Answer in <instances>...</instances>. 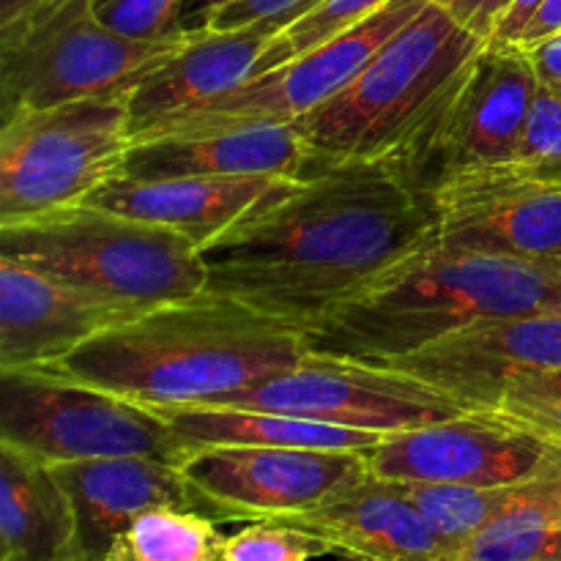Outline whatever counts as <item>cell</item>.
<instances>
[{"mask_svg":"<svg viewBox=\"0 0 561 561\" xmlns=\"http://www.w3.org/2000/svg\"><path fill=\"white\" fill-rule=\"evenodd\" d=\"M431 241V195L387 162H340L279 186L201 255L208 294L305 332Z\"/></svg>","mask_w":561,"mask_h":561,"instance_id":"1","label":"cell"},{"mask_svg":"<svg viewBox=\"0 0 561 561\" xmlns=\"http://www.w3.org/2000/svg\"><path fill=\"white\" fill-rule=\"evenodd\" d=\"M305 332L228 296L203 294L107 327L42 370L64 373L151 409L208 403L290 370Z\"/></svg>","mask_w":561,"mask_h":561,"instance_id":"2","label":"cell"},{"mask_svg":"<svg viewBox=\"0 0 561 561\" xmlns=\"http://www.w3.org/2000/svg\"><path fill=\"white\" fill-rule=\"evenodd\" d=\"M561 312V266L431 241L305 329L310 351L387 365L471 323Z\"/></svg>","mask_w":561,"mask_h":561,"instance_id":"3","label":"cell"},{"mask_svg":"<svg viewBox=\"0 0 561 561\" xmlns=\"http://www.w3.org/2000/svg\"><path fill=\"white\" fill-rule=\"evenodd\" d=\"M482 44L485 38L427 0L343 91L296 121L310 170L392 157Z\"/></svg>","mask_w":561,"mask_h":561,"instance_id":"4","label":"cell"},{"mask_svg":"<svg viewBox=\"0 0 561 561\" xmlns=\"http://www.w3.org/2000/svg\"><path fill=\"white\" fill-rule=\"evenodd\" d=\"M0 257L140 312L206 290L195 241L93 203L0 225Z\"/></svg>","mask_w":561,"mask_h":561,"instance_id":"5","label":"cell"},{"mask_svg":"<svg viewBox=\"0 0 561 561\" xmlns=\"http://www.w3.org/2000/svg\"><path fill=\"white\" fill-rule=\"evenodd\" d=\"M184 42L129 38L91 0H47L0 27V124L25 110L129 96Z\"/></svg>","mask_w":561,"mask_h":561,"instance_id":"6","label":"cell"},{"mask_svg":"<svg viewBox=\"0 0 561 561\" xmlns=\"http://www.w3.org/2000/svg\"><path fill=\"white\" fill-rule=\"evenodd\" d=\"M537 88L540 82L524 47L485 42L409 140L383 162L422 195H433L471 170L515 164Z\"/></svg>","mask_w":561,"mask_h":561,"instance_id":"7","label":"cell"},{"mask_svg":"<svg viewBox=\"0 0 561 561\" xmlns=\"http://www.w3.org/2000/svg\"><path fill=\"white\" fill-rule=\"evenodd\" d=\"M126 96L25 110L0 124V225L85 203L124 168Z\"/></svg>","mask_w":561,"mask_h":561,"instance_id":"8","label":"cell"},{"mask_svg":"<svg viewBox=\"0 0 561 561\" xmlns=\"http://www.w3.org/2000/svg\"><path fill=\"white\" fill-rule=\"evenodd\" d=\"M0 442L49 466L121 455L181 466L190 453L157 409L55 370H0Z\"/></svg>","mask_w":561,"mask_h":561,"instance_id":"9","label":"cell"},{"mask_svg":"<svg viewBox=\"0 0 561 561\" xmlns=\"http://www.w3.org/2000/svg\"><path fill=\"white\" fill-rule=\"evenodd\" d=\"M197 405L274 411L373 433L411 431L466 414L463 405L449 400L447 394L394 367L340 359L316 351H310L290 370Z\"/></svg>","mask_w":561,"mask_h":561,"instance_id":"10","label":"cell"},{"mask_svg":"<svg viewBox=\"0 0 561 561\" xmlns=\"http://www.w3.org/2000/svg\"><path fill=\"white\" fill-rule=\"evenodd\" d=\"M181 471L219 524L285 518L370 477L367 453L299 447H195Z\"/></svg>","mask_w":561,"mask_h":561,"instance_id":"11","label":"cell"},{"mask_svg":"<svg viewBox=\"0 0 561 561\" xmlns=\"http://www.w3.org/2000/svg\"><path fill=\"white\" fill-rule=\"evenodd\" d=\"M431 201L444 247L561 266V186L518 164L455 175Z\"/></svg>","mask_w":561,"mask_h":561,"instance_id":"12","label":"cell"},{"mask_svg":"<svg viewBox=\"0 0 561 561\" xmlns=\"http://www.w3.org/2000/svg\"><path fill=\"white\" fill-rule=\"evenodd\" d=\"M557 444L491 411H466L453 420L387 433L367 453L378 480L453 482L504 488L529 480Z\"/></svg>","mask_w":561,"mask_h":561,"instance_id":"13","label":"cell"},{"mask_svg":"<svg viewBox=\"0 0 561 561\" xmlns=\"http://www.w3.org/2000/svg\"><path fill=\"white\" fill-rule=\"evenodd\" d=\"M425 3L427 0H392L381 11L367 16L365 22L351 27V31L307 49L299 58H290L285 64L274 66V69L261 71L236 91L181 115L179 121L151 131V135L184 129V126L225 124V121H283V124H296L299 118L310 115L312 110L321 107L323 102H329L334 93L343 91L400 27L425 9Z\"/></svg>","mask_w":561,"mask_h":561,"instance_id":"14","label":"cell"},{"mask_svg":"<svg viewBox=\"0 0 561 561\" xmlns=\"http://www.w3.org/2000/svg\"><path fill=\"white\" fill-rule=\"evenodd\" d=\"M387 365L466 411H493L515 383L561 367V312L471 323Z\"/></svg>","mask_w":561,"mask_h":561,"instance_id":"15","label":"cell"},{"mask_svg":"<svg viewBox=\"0 0 561 561\" xmlns=\"http://www.w3.org/2000/svg\"><path fill=\"white\" fill-rule=\"evenodd\" d=\"M140 310L0 257V370H42Z\"/></svg>","mask_w":561,"mask_h":561,"instance_id":"16","label":"cell"},{"mask_svg":"<svg viewBox=\"0 0 561 561\" xmlns=\"http://www.w3.org/2000/svg\"><path fill=\"white\" fill-rule=\"evenodd\" d=\"M310 151L299 126L283 121H225L184 126L131 140L126 179H179V175H274L305 179Z\"/></svg>","mask_w":561,"mask_h":561,"instance_id":"17","label":"cell"},{"mask_svg":"<svg viewBox=\"0 0 561 561\" xmlns=\"http://www.w3.org/2000/svg\"><path fill=\"white\" fill-rule=\"evenodd\" d=\"M274 36L277 31L266 22L186 33V42L126 96L131 140L173 124L261 75V58Z\"/></svg>","mask_w":561,"mask_h":561,"instance_id":"18","label":"cell"},{"mask_svg":"<svg viewBox=\"0 0 561 561\" xmlns=\"http://www.w3.org/2000/svg\"><path fill=\"white\" fill-rule=\"evenodd\" d=\"M53 469L75 507L77 546L85 561L107 559L131 520L148 510L175 507L206 513V504L181 466L168 460L121 455L55 463Z\"/></svg>","mask_w":561,"mask_h":561,"instance_id":"19","label":"cell"},{"mask_svg":"<svg viewBox=\"0 0 561 561\" xmlns=\"http://www.w3.org/2000/svg\"><path fill=\"white\" fill-rule=\"evenodd\" d=\"M294 179L274 175H179L126 179L115 175L85 203L179 230L197 247L233 228L252 208Z\"/></svg>","mask_w":561,"mask_h":561,"instance_id":"20","label":"cell"},{"mask_svg":"<svg viewBox=\"0 0 561 561\" xmlns=\"http://www.w3.org/2000/svg\"><path fill=\"white\" fill-rule=\"evenodd\" d=\"M274 520L312 531L351 561H453L414 504L373 474L318 507Z\"/></svg>","mask_w":561,"mask_h":561,"instance_id":"21","label":"cell"},{"mask_svg":"<svg viewBox=\"0 0 561 561\" xmlns=\"http://www.w3.org/2000/svg\"><path fill=\"white\" fill-rule=\"evenodd\" d=\"M0 561H85L55 469L9 442H0Z\"/></svg>","mask_w":561,"mask_h":561,"instance_id":"22","label":"cell"},{"mask_svg":"<svg viewBox=\"0 0 561 561\" xmlns=\"http://www.w3.org/2000/svg\"><path fill=\"white\" fill-rule=\"evenodd\" d=\"M175 436L195 447H299L370 453L387 433L323 425L274 411L236 409V405H179L157 409Z\"/></svg>","mask_w":561,"mask_h":561,"instance_id":"23","label":"cell"},{"mask_svg":"<svg viewBox=\"0 0 561 561\" xmlns=\"http://www.w3.org/2000/svg\"><path fill=\"white\" fill-rule=\"evenodd\" d=\"M458 561H561V444Z\"/></svg>","mask_w":561,"mask_h":561,"instance_id":"24","label":"cell"},{"mask_svg":"<svg viewBox=\"0 0 561 561\" xmlns=\"http://www.w3.org/2000/svg\"><path fill=\"white\" fill-rule=\"evenodd\" d=\"M392 482V480H387ZM405 499L425 518L433 535L458 561L460 553L482 535L488 524L499 515V510L513 496L515 485L504 488H480V485H453V482H392Z\"/></svg>","mask_w":561,"mask_h":561,"instance_id":"25","label":"cell"},{"mask_svg":"<svg viewBox=\"0 0 561 561\" xmlns=\"http://www.w3.org/2000/svg\"><path fill=\"white\" fill-rule=\"evenodd\" d=\"M219 520L197 510L157 507L131 520L104 561H222Z\"/></svg>","mask_w":561,"mask_h":561,"instance_id":"26","label":"cell"},{"mask_svg":"<svg viewBox=\"0 0 561 561\" xmlns=\"http://www.w3.org/2000/svg\"><path fill=\"white\" fill-rule=\"evenodd\" d=\"M387 3H392V0H321L316 9L290 22L283 33L272 38V44H268L261 58V71L274 69V66L285 64L290 58H299L307 49L351 31L354 25L365 22L367 16L381 11Z\"/></svg>","mask_w":561,"mask_h":561,"instance_id":"27","label":"cell"},{"mask_svg":"<svg viewBox=\"0 0 561 561\" xmlns=\"http://www.w3.org/2000/svg\"><path fill=\"white\" fill-rule=\"evenodd\" d=\"M321 557H334L327 540L283 520H252L225 537L222 546V561H312Z\"/></svg>","mask_w":561,"mask_h":561,"instance_id":"28","label":"cell"},{"mask_svg":"<svg viewBox=\"0 0 561 561\" xmlns=\"http://www.w3.org/2000/svg\"><path fill=\"white\" fill-rule=\"evenodd\" d=\"M515 164L535 179L561 186V91L537 88Z\"/></svg>","mask_w":561,"mask_h":561,"instance_id":"29","label":"cell"},{"mask_svg":"<svg viewBox=\"0 0 561 561\" xmlns=\"http://www.w3.org/2000/svg\"><path fill=\"white\" fill-rule=\"evenodd\" d=\"M491 414L504 416L548 442L561 444V367L515 383Z\"/></svg>","mask_w":561,"mask_h":561,"instance_id":"30","label":"cell"},{"mask_svg":"<svg viewBox=\"0 0 561 561\" xmlns=\"http://www.w3.org/2000/svg\"><path fill=\"white\" fill-rule=\"evenodd\" d=\"M104 25L140 42H168L186 36L181 31L184 0H91Z\"/></svg>","mask_w":561,"mask_h":561,"instance_id":"31","label":"cell"},{"mask_svg":"<svg viewBox=\"0 0 561 561\" xmlns=\"http://www.w3.org/2000/svg\"><path fill=\"white\" fill-rule=\"evenodd\" d=\"M436 3L444 5L460 25H466L488 42L507 0H436Z\"/></svg>","mask_w":561,"mask_h":561,"instance_id":"32","label":"cell"},{"mask_svg":"<svg viewBox=\"0 0 561 561\" xmlns=\"http://www.w3.org/2000/svg\"><path fill=\"white\" fill-rule=\"evenodd\" d=\"M524 49L529 55L531 66H535L537 82L553 88V91H561V31Z\"/></svg>","mask_w":561,"mask_h":561,"instance_id":"33","label":"cell"},{"mask_svg":"<svg viewBox=\"0 0 561 561\" xmlns=\"http://www.w3.org/2000/svg\"><path fill=\"white\" fill-rule=\"evenodd\" d=\"M561 31V0H542L540 9L535 11L529 22H526L524 33L518 38V47H531V44L542 42V38L553 36Z\"/></svg>","mask_w":561,"mask_h":561,"instance_id":"34","label":"cell"},{"mask_svg":"<svg viewBox=\"0 0 561 561\" xmlns=\"http://www.w3.org/2000/svg\"><path fill=\"white\" fill-rule=\"evenodd\" d=\"M230 3H236V0H184V9H181V31H206L214 16L222 9H228Z\"/></svg>","mask_w":561,"mask_h":561,"instance_id":"35","label":"cell"},{"mask_svg":"<svg viewBox=\"0 0 561 561\" xmlns=\"http://www.w3.org/2000/svg\"><path fill=\"white\" fill-rule=\"evenodd\" d=\"M47 0H0V27L22 20V16L31 14V11H36Z\"/></svg>","mask_w":561,"mask_h":561,"instance_id":"36","label":"cell"}]
</instances>
